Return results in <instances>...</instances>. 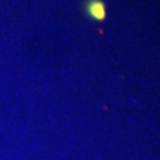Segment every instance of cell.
<instances>
[{"label": "cell", "mask_w": 160, "mask_h": 160, "mask_svg": "<svg viewBox=\"0 0 160 160\" xmlns=\"http://www.w3.org/2000/svg\"><path fill=\"white\" fill-rule=\"evenodd\" d=\"M87 13L89 14V17L101 22L103 20L106 16H107V12H106V6L102 1L100 0H89L87 2Z\"/></svg>", "instance_id": "cell-1"}]
</instances>
